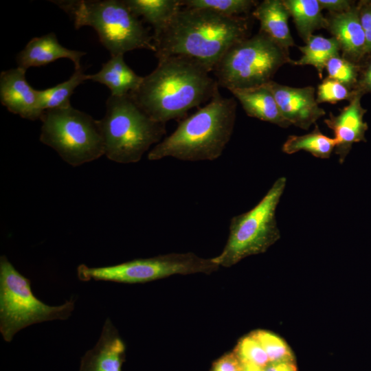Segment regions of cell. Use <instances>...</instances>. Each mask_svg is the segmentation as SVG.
Returning a JSON list of instances; mask_svg holds the SVG:
<instances>
[{"label":"cell","instance_id":"cell-3","mask_svg":"<svg viewBox=\"0 0 371 371\" xmlns=\"http://www.w3.org/2000/svg\"><path fill=\"white\" fill-rule=\"evenodd\" d=\"M237 103L218 91L205 106L183 119L176 130L148 154L149 160L172 157L183 161L214 160L232 135Z\"/></svg>","mask_w":371,"mask_h":371},{"label":"cell","instance_id":"cell-16","mask_svg":"<svg viewBox=\"0 0 371 371\" xmlns=\"http://www.w3.org/2000/svg\"><path fill=\"white\" fill-rule=\"evenodd\" d=\"M86 54L82 51L67 49L60 44L56 34L50 32L32 38L16 56L18 67L25 71L32 67L48 65L60 58L71 60L76 69L81 67V58Z\"/></svg>","mask_w":371,"mask_h":371},{"label":"cell","instance_id":"cell-31","mask_svg":"<svg viewBox=\"0 0 371 371\" xmlns=\"http://www.w3.org/2000/svg\"><path fill=\"white\" fill-rule=\"evenodd\" d=\"M212 371H242V366L234 352L219 359L214 364Z\"/></svg>","mask_w":371,"mask_h":371},{"label":"cell","instance_id":"cell-27","mask_svg":"<svg viewBox=\"0 0 371 371\" xmlns=\"http://www.w3.org/2000/svg\"><path fill=\"white\" fill-rule=\"evenodd\" d=\"M251 335L260 344L270 363L294 360L291 350L278 336L262 330H255Z\"/></svg>","mask_w":371,"mask_h":371},{"label":"cell","instance_id":"cell-17","mask_svg":"<svg viewBox=\"0 0 371 371\" xmlns=\"http://www.w3.org/2000/svg\"><path fill=\"white\" fill-rule=\"evenodd\" d=\"M231 92L249 117L282 128L291 126L282 115L272 92L265 85L254 88L235 89Z\"/></svg>","mask_w":371,"mask_h":371},{"label":"cell","instance_id":"cell-24","mask_svg":"<svg viewBox=\"0 0 371 371\" xmlns=\"http://www.w3.org/2000/svg\"><path fill=\"white\" fill-rule=\"evenodd\" d=\"M81 67L76 69L71 76L54 87L43 90H38V95L42 109H60L71 105L70 98L75 89L84 81L88 80Z\"/></svg>","mask_w":371,"mask_h":371},{"label":"cell","instance_id":"cell-34","mask_svg":"<svg viewBox=\"0 0 371 371\" xmlns=\"http://www.w3.org/2000/svg\"><path fill=\"white\" fill-rule=\"evenodd\" d=\"M265 371H297L294 360L269 363Z\"/></svg>","mask_w":371,"mask_h":371},{"label":"cell","instance_id":"cell-23","mask_svg":"<svg viewBox=\"0 0 371 371\" xmlns=\"http://www.w3.org/2000/svg\"><path fill=\"white\" fill-rule=\"evenodd\" d=\"M335 146V139L324 135L315 124L313 131L307 134L289 135L283 144L282 150L289 155L304 150L315 157L328 159Z\"/></svg>","mask_w":371,"mask_h":371},{"label":"cell","instance_id":"cell-29","mask_svg":"<svg viewBox=\"0 0 371 371\" xmlns=\"http://www.w3.org/2000/svg\"><path fill=\"white\" fill-rule=\"evenodd\" d=\"M357 92L356 89L350 90L337 80L327 76L317 86L316 100L318 104H335L341 100H351Z\"/></svg>","mask_w":371,"mask_h":371},{"label":"cell","instance_id":"cell-6","mask_svg":"<svg viewBox=\"0 0 371 371\" xmlns=\"http://www.w3.org/2000/svg\"><path fill=\"white\" fill-rule=\"evenodd\" d=\"M293 62L288 49L259 31L229 48L213 72L218 86L232 91L265 85L282 65Z\"/></svg>","mask_w":371,"mask_h":371},{"label":"cell","instance_id":"cell-35","mask_svg":"<svg viewBox=\"0 0 371 371\" xmlns=\"http://www.w3.org/2000/svg\"><path fill=\"white\" fill-rule=\"evenodd\" d=\"M242 366V371H265V368H262L252 363L240 362Z\"/></svg>","mask_w":371,"mask_h":371},{"label":"cell","instance_id":"cell-19","mask_svg":"<svg viewBox=\"0 0 371 371\" xmlns=\"http://www.w3.org/2000/svg\"><path fill=\"white\" fill-rule=\"evenodd\" d=\"M88 80L101 83L111 90V95L123 96L136 91L143 78L135 74L124 59V54L111 56L101 69L88 74Z\"/></svg>","mask_w":371,"mask_h":371},{"label":"cell","instance_id":"cell-2","mask_svg":"<svg viewBox=\"0 0 371 371\" xmlns=\"http://www.w3.org/2000/svg\"><path fill=\"white\" fill-rule=\"evenodd\" d=\"M194 59L173 56L158 60L157 67L130 93L153 120L166 124L184 117L188 111L211 100L218 91L216 79Z\"/></svg>","mask_w":371,"mask_h":371},{"label":"cell","instance_id":"cell-25","mask_svg":"<svg viewBox=\"0 0 371 371\" xmlns=\"http://www.w3.org/2000/svg\"><path fill=\"white\" fill-rule=\"evenodd\" d=\"M258 4L254 0H181L183 8L207 10L231 17L249 14Z\"/></svg>","mask_w":371,"mask_h":371},{"label":"cell","instance_id":"cell-15","mask_svg":"<svg viewBox=\"0 0 371 371\" xmlns=\"http://www.w3.org/2000/svg\"><path fill=\"white\" fill-rule=\"evenodd\" d=\"M125 344L109 318H106L95 346L81 359L79 371H121Z\"/></svg>","mask_w":371,"mask_h":371},{"label":"cell","instance_id":"cell-32","mask_svg":"<svg viewBox=\"0 0 371 371\" xmlns=\"http://www.w3.org/2000/svg\"><path fill=\"white\" fill-rule=\"evenodd\" d=\"M322 10L329 13H340L349 10L354 5V1L348 0H318Z\"/></svg>","mask_w":371,"mask_h":371},{"label":"cell","instance_id":"cell-4","mask_svg":"<svg viewBox=\"0 0 371 371\" xmlns=\"http://www.w3.org/2000/svg\"><path fill=\"white\" fill-rule=\"evenodd\" d=\"M74 21L76 29L92 27L111 56L146 49L156 52L153 35L124 0L52 1Z\"/></svg>","mask_w":371,"mask_h":371},{"label":"cell","instance_id":"cell-28","mask_svg":"<svg viewBox=\"0 0 371 371\" xmlns=\"http://www.w3.org/2000/svg\"><path fill=\"white\" fill-rule=\"evenodd\" d=\"M235 354L240 362L252 363L265 368L270 363L260 344L250 334L238 342Z\"/></svg>","mask_w":371,"mask_h":371},{"label":"cell","instance_id":"cell-18","mask_svg":"<svg viewBox=\"0 0 371 371\" xmlns=\"http://www.w3.org/2000/svg\"><path fill=\"white\" fill-rule=\"evenodd\" d=\"M252 15L260 22V31L282 47L289 49L295 45L288 24L290 14L282 0H265L258 3Z\"/></svg>","mask_w":371,"mask_h":371},{"label":"cell","instance_id":"cell-13","mask_svg":"<svg viewBox=\"0 0 371 371\" xmlns=\"http://www.w3.org/2000/svg\"><path fill=\"white\" fill-rule=\"evenodd\" d=\"M349 104L337 115L330 113L324 123L334 133L336 142L335 153L342 164L354 143L365 142V134L368 126L363 120L366 110L361 104L363 93L358 90Z\"/></svg>","mask_w":371,"mask_h":371},{"label":"cell","instance_id":"cell-21","mask_svg":"<svg viewBox=\"0 0 371 371\" xmlns=\"http://www.w3.org/2000/svg\"><path fill=\"white\" fill-rule=\"evenodd\" d=\"M293 18L300 36L306 42L313 33L326 29V19L318 0H282Z\"/></svg>","mask_w":371,"mask_h":371},{"label":"cell","instance_id":"cell-22","mask_svg":"<svg viewBox=\"0 0 371 371\" xmlns=\"http://www.w3.org/2000/svg\"><path fill=\"white\" fill-rule=\"evenodd\" d=\"M305 43L304 45L299 47L302 56L299 60L294 61L293 65L313 66L322 79L327 62L331 58L339 55V45L333 36L328 38L322 35L313 34Z\"/></svg>","mask_w":371,"mask_h":371},{"label":"cell","instance_id":"cell-8","mask_svg":"<svg viewBox=\"0 0 371 371\" xmlns=\"http://www.w3.org/2000/svg\"><path fill=\"white\" fill-rule=\"evenodd\" d=\"M40 120V141L69 165L79 166L104 155L99 120L87 113L70 105L46 110Z\"/></svg>","mask_w":371,"mask_h":371},{"label":"cell","instance_id":"cell-5","mask_svg":"<svg viewBox=\"0 0 371 371\" xmlns=\"http://www.w3.org/2000/svg\"><path fill=\"white\" fill-rule=\"evenodd\" d=\"M104 116L99 120L104 155L115 162H138L166 134L164 123L150 118L129 94L110 95Z\"/></svg>","mask_w":371,"mask_h":371},{"label":"cell","instance_id":"cell-14","mask_svg":"<svg viewBox=\"0 0 371 371\" xmlns=\"http://www.w3.org/2000/svg\"><path fill=\"white\" fill-rule=\"evenodd\" d=\"M325 17L326 29L337 41L342 57L359 65L366 54V41L358 5L344 12L328 13Z\"/></svg>","mask_w":371,"mask_h":371},{"label":"cell","instance_id":"cell-20","mask_svg":"<svg viewBox=\"0 0 371 371\" xmlns=\"http://www.w3.org/2000/svg\"><path fill=\"white\" fill-rule=\"evenodd\" d=\"M137 17L150 24L155 34L162 30L183 8L181 0H124Z\"/></svg>","mask_w":371,"mask_h":371},{"label":"cell","instance_id":"cell-11","mask_svg":"<svg viewBox=\"0 0 371 371\" xmlns=\"http://www.w3.org/2000/svg\"><path fill=\"white\" fill-rule=\"evenodd\" d=\"M272 92L283 117L291 124L308 130L326 111L317 102L311 86L292 87L271 80L265 85Z\"/></svg>","mask_w":371,"mask_h":371},{"label":"cell","instance_id":"cell-30","mask_svg":"<svg viewBox=\"0 0 371 371\" xmlns=\"http://www.w3.org/2000/svg\"><path fill=\"white\" fill-rule=\"evenodd\" d=\"M360 21L366 41V54H371V2L361 1L358 4Z\"/></svg>","mask_w":371,"mask_h":371},{"label":"cell","instance_id":"cell-10","mask_svg":"<svg viewBox=\"0 0 371 371\" xmlns=\"http://www.w3.org/2000/svg\"><path fill=\"white\" fill-rule=\"evenodd\" d=\"M219 267L212 258L205 259L192 253L170 254L148 258H137L118 265L89 267L84 264L77 269L82 281H109L144 283L176 274L209 273Z\"/></svg>","mask_w":371,"mask_h":371},{"label":"cell","instance_id":"cell-9","mask_svg":"<svg viewBox=\"0 0 371 371\" xmlns=\"http://www.w3.org/2000/svg\"><path fill=\"white\" fill-rule=\"evenodd\" d=\"M74 309L71 300L55 306L43 303L33 294L30 280L5 256L0 257V332L5 341L32 324L66 319Z\"/></svg>","mask_w":371,"mask_h":371},{"label":"cell","instance_id":"cell-26","mask_svg":"<svg viewBox=\"0 0 371 371\" xmlns=\"http://www.w3.org/2000/svg\"><path fill=\"white\" fill-rule=\"evenodd\" d=\"M325 69L328 77L343 84L350 90H355L360 72V66L340 55L331 58Z\"/></svg>","mask_w":371,"mask_h":371},{"label":"cell","instance_id":"cell-1","mask_svg":"<svg viewBox=\"0 0 371 371\" xmlns=\"http://www.w3.org/2000/svg\"><path fill=\"white\" fill-rule=\"evenodd\" d=\"M245 16H226L214 12L181 8L159 32L153 34L158 60L183 56L196 60L210 72L233 45L248 37Z\"/></svg>","mask_w":371,"mask_h":371},{"label":"cell","instance_id":"cell-33","mask_svg":"<svg viewBox=\"0 0 371 371\" xmlns=\"http://www.w3.org/2000/svg\"><path fill=\"white\" fill-rule=\"evenodd\" d=\"M355 89L363 94L371 93V58L366 63L363 69L360 68L359 76Z\"/></svg>","mask_w":371,"mask_h":371},{"label":"cell","instance_id":"cell-7","mask_svg":"<svg viewBox=\"0 0 371 371\" xmlns=\"http://www.w3.org/2000/svg\"><path fill=\"white\" fill-rule=\"evenodd\" d=\"M286 184V177H279L252 209L232 218L227 243L212 258L214 263L231 267L249 256L265 252L279 240L276 212Z\"/></svg>","mask_w":371,"mask_h":371},{"label":"cell","instance_id":"cell-12","mask_svg":"<svg viewBox=\"0 0 371 371\" xmlns=\"http://www.w3.org/2000/svg\"><path fill=\"white\" fill-rule=\"evenodd\" d=\"M0 100L10 112L24 119L40 120L44 112L38 90L29 85L25 70L19 67L1 72Z\"/></svg>","mask_w":371,"mask_h":371}]
</instances>
